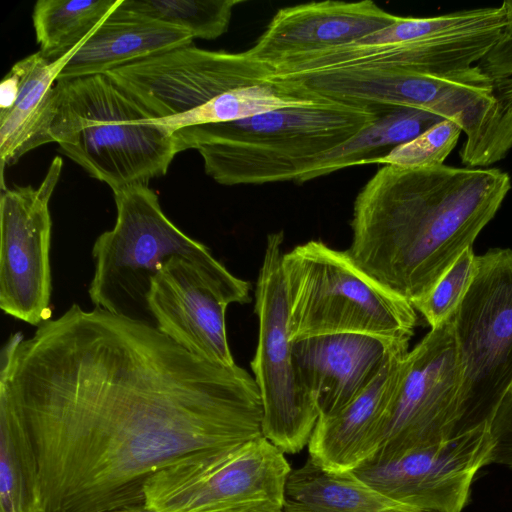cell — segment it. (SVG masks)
Here are the masks:
<instances>
[{
	"instance_id": "1",
	"label": "cell",
	"mask_w": 512,
	"mask_h": 512,
	"mask_svg": "<svg viewBox=\"0 0 512 512\" xmlns=\"http://www.w3.org/2000/svg\"><path fill=\"white\" fill-rule=\"evenodd\" d=\"M0 395L32 436L43 512L144 507L156 471L263 436L245 369L200 358L148 321L77 304L30 337L11 335Z\"/></svg>"
},
{
	"instance_id": "2",
	"label": "cell",
	"mask_w": 512,
	"mask_h": 512,
	"mask_svg": "<svg viewBox=\"0 0 512 512\" xmlns=\"http://www.w3.org/2000/svg\"><path fill=\"white\" fill-rule=\"evenodd\" d=\"M511 180L496 168L384 165L358 193L346 251L412 305L495 216Z\"/></svg>"
},
{
	"instance_id": "3",
	"label": "cell",
	"mask_w": 512,
	"mask_h": 512,
	"mask_svg": "<svg viewBox=\"0 0 512 512\" xmlns=\"http://www.w3.org/2000/svg\"><path fill=\"white\" fill-rule=\"evenodd\" d=\"M379 117L368 109L326 102L195 126L174 137L179 152L200 153L206 174L219 184L296 182L322 155Z\"/></svg>"
},
{
	"instance_id": "4",
	"label": "cell",
	"mask_w": 512,
	"mask_h": 512,
	"mask_svg": "<svg viewBox=\"0 0 512 512\" xmlns=\"http://www.w3.org/2000/svg\"><path fill=\"white\" fill-rule=\"evenodd\" d=\"M52 142L112 192L164 176L174 135L108 74L55 83Z\"/></svg>"
},
{
	"instance_id": "5",
	"label": "cell",
	"mask_w": 512,
	"mask_h": 512,
	"mask_svg": "<svg viewBox=\"0 0 512 512\" xmlns=\"http://www.w3.org/2000/svg\"><path fill=\"white\" fill-rule=\"evenodd\" d=\"M290 338L362 334L409 342L416 310L360 270L346 251L311 240L284 253Z\"/></svg>"
},
{
	"instance_id": "6",
	"label": "cell",
	"mask_w": 512,
	"mask_h": 512,
	"mask_svg": "<svg viewBox=\"0 0 512 512\" xmlns=\"http://www.w3.org/2000/svg\"><path fill=\"white\" fill-rule=\"evenodd\" d=\"M113 194L116 222L94 242V273L88 294L95 308L141 320V311H148L150 282L171 257L208 265L219 261L207 246L170 221L148 185L130 186Z\"/></svg>"
},
{
	"instance_id": "7",
	"label": "cell",
	"mask_w": 512,
	"mask_h": 512,
	"mask_svg": "<svg viewBox=\"0 0 512 512\" xmlns=\"http://www.w3.org/2000/svg\"><path fill=\"white\" fill-rule=\"evenodd\" d=\"M264 436L184 455L144 485L150 512H278L291 467Z\"/></svg>"
},
{
	"instance_id": "8",
	"label": "cell",
	"mask_w": 512,
	"mask_h": 512,
	"mask_svg": "<svg viewBox=\"0 0 512 512\" xmlns=\"http://www.w3.org/2000/svg\"><path fill=\"white\" fill-rule=\"evenodd\" d=\"M452 321L460 417L471 433L488 427L512 386V249L477 256L476 273Z\"/></svg>"
},
{
	"instance_id": "9",
	"label": "cell",
	"mask_w": 512,
	"mask_h": 512,
	"mask_svg": "<svg viewBox=\"0 0 512 512\" xmlns=\"http://www.w3.org/2000/svg\"><path fill=\"white\" fill-rule=\"evenodd\" d=\"M283 233L269 234L255 289L258 339L251 368L263 410L262 433L283 453L308 445L318 407L301 382L288 326Z\"/></svg>"
},
{
	"instance_id": "10",
	"label": "cell",
	"mask_w": 512,
	"mask_h": 512,
	"mask_svg": "<svg viewBox=\"0 0 512 512\" xmlns=\"http://www.w3.org/2000/svg\"><path fill=\"white\" fill-rule=\"evenodd\" d=\"M460 380L451 316L431 328L406 355L389 404L383 442L372 459L392 458L469 434L460 417Z\"/></svg>"
},
{
	"instance_id": "11",
	"label": "cell",
	"mask_w": 512,
	"mask_h": 512,
	"mask_svg": "<svg viewBox=\"0 0 512 512\" xmlns=\"http://www.w3.org/2000/svg\"><path fill=\"white\" fill-rule=\"evenodd\" d=\"M107 74L140 103L155 123L172 133L191 111L229 90L268 81L272 69L248 51H210L190 45Z\"/></svg>"
},
{
	"instance_id": "12",
	"label": "cell",
	"mask_w": 512,
	"mask_h": 512,
	"mask_svg": "<svg viewBox=\"0 0 512 512\" xmlns=\"http://www.w3.org/2000/svg\"><path fill=\"white\" fill-rule=\"evenodd\" d=\"M250 300V283L222 263L171 257L152 278L146 297L155 327L188 352L224 366L235 365L226 332V310Z\"/></svg>"
},
{
	"instance_id": "13",
	"label": "cell",
	"mask_w": 512,
	"mask_h": 512,
	"mask_svg": "<svg viewBox=\"0 0 512 512\" xmlns=\"http://www.w3.org/2000/svg\"><path fill=\"white\" fill-rule=\"evenodd\" d=\"M63 161L56 156L38 187L2 188L0 198V308L39 326L51 317V196Z\"/></svg>"
},
{
	"instance_id": "14",
	"label": "cell",
	"mask_w": 512,
	"mask_h": 512,
	"mask_svg": "<svg viewBox=\"0 0 512 512\" xmlns=\"http://www.w3.org/2000/svg\"><path fill=\"white\" fill-rule=\"evenodd\" d=\"M488 427L388 459H371L354 470L386 497L427 512H461L473 479L489 465Z\"/></svg>"
},
{
	"instance_id": "15",
	"label": "cell",
	"mask_w": 512,
	"mask_h": 512,
	"mask_svg": "<svg viewBox=\"0 0 512 512\" xmlns=\"http://www.w3.org/2000/svg\"><path fill=\"white\" fill-rule=\"evenodd\" d=\"M398 17L369 0L288 6L277 11L247 51L270 65L289 56L352 43L393 24Z\"/></svg>"
},
{
	"instance_id": "16",
	"label": "cell",
	"mask_w": 512,
	"mask_h": 512,
	"mask_svg": "<svg viewBox=\"0 0 512 512\" xmlns=\"http://www.w3.org/2000/svg\"><path fill=\"white\" fill-rule=\"evenodd\" d=\"M408 346L396 347L373 380L346 406L318 418L308 443L309 457L316 464L331 472L354 471L377 454Z\"/></svg>"
},
{
	"instance_id": "17",
	"label": "cell",
	"mask_w": 512,
	"mask_h": 512,
	"mask_svg": "<svg viewBox=\"0 0 512 512\" xmlns=\"http://www.w3.org/2000/svg\"><path fill=\"white\" fill-rule=\"evenodd\" d=\"M403 344L409 342L350 333L292 341L301 382L315 401L319 417L334 414L351 402Z\"/></svg>"
},
{
	"instance_id": "18",
	"label": "cell",
	"mask_w": 512,
	"mask_h": 512,
	"mask_svg": "<svg viewBox=\"0 0 512 512\" xmlns=\"http://www.w3.org/2000/svg\"><path fill=\"white\" fill-rule=\"evenodd\" d=\"M84 42V41H83ZM82 42V43H83ZM80 43L58 60L39 51L16 62L0 85V158L2 170L29 151L52 142L55 83Z\"/></svg>"
},
{
	"instance_id": "19",
	"label": "cell",
	"mask_w": 512,
	"mask_h": 512,
	"mask_svg": "<svg viewBox=\"0 0 512 512\" xmlns=\"http://www.w3.org/2000/svg\"><path fill=\"white\" fill-rule=\"evenodd\" d=\"M121 4L79 46L57 80L107 74L192 45L195 38L190 32L128 10Z\"/></svg>"
},
{
	"instance_id": "20",
	"label": "cell",
	"mask_w": 512,
	"mask_h": 512,
	"mask_svg": "<svg viewBox=\"0 0 512 512\" xmlns=\"http://www.w3.org/2000/svg\"><path fill=\"white\" fill-rule=\"evenodd\" d=\"M380 493L354 471L331 472L310 457L291 469L285 484L283 512H411Z\"/></svg>"
},
{
	"instance_id": "21",
	"label": "cell",
	"mask_w": 512,
	"mask_h": 512,
	"mask_svg": "<svg viewBox=\"0 0 512 512\" xmlns=\"http://www.w3.org/2000/svg\"><path fill=\"white\" fill-rule=\"evenodd\" d=\"M442 120L432 113L411 107L386 112L359 135L322 155L296 183L302 184L347 167L374 163Z\"/></svg>"
},
{
	"instance_id": "22",
	"label": "cell",
	"mask_w": 512,
	"mask_h": 512,
	"mask_svg": "<svg viewBox=\"0 0 512 512\" xmlns=\"http://www.w3.org/2000/svg\"><path fill=\"white\" fill-rule=\"evenodd\" d=\"M0 512H43L38 459L17 406L0 396Z\"/></svg>"
},
{
	"instance_id": "23",
	"label": "cell",
	"mask_w": 512,
	"mask_h": 512,
	"mask_svg": "<svg viewBox=\"0 0 512 512\" xmlns=\"http://www.w3.org/2000/svg\"><path fill=\"white\" fill-rule=\"evenodd\" d=\"M122 0H38L33 26L39 52L51 61L66 55L94 31Z\"/></svg>"
},
{
	"instance_id": "24",
	"label": "cell",
	"mask_w": 512,
	"mask_h": 512,
	"mask_svg": "<svg viewBox=\"0 0 512 512\" xmlns=\"http://www.w3.org/2000/svg\"><path fill=\"white\" fill-rule=\"evenodd\" d=\"M242 0H123L121 6L184 29L194 38L213 40L229 27L235 6Z\"/></svg>"
},
{
	"instance_id": "25",
	"label": "cell",
	"mask_w": 512,
	"mask_h": 512,
	"mask_svg": "<svg viewBox=\"0 0 512 512\" xmlns=\"http://www.w3.org/2000/svg\"><path fill=\"white\" fill-rule=\"evenodd\" d=\"M477 269L473 246L467 247L421 299L413 303L431 328L448 320L466 294Z\"/></svg>"
},
{
	"instance_id": "26",
	"label": "cell",
	"mask_w": 512,
	"mask_h": 512,
	"mask_svg": "<svg viewBox=\"0 0 512 512\" xmlns=\"http://www.w3.org/2000/svg\"><path fill=\"white\" fill-rule=\"evenodd\" d=\"M462 130L450 120H442L416 138L392 149L374 163L405 168L442 165L457 144Z\"/></svg>"
},
{
	"instance_id": "27",
	"label": "cell",
	"mask_w": 512,
	"mask_h": 512,
	"mask_svg": "<svg viewBox=\"0 0 512 512\" xmlns=\"http://www.w3.org/2000/svg\"><path fill=\"white\" fill-rule=\"evenodd\" d=\"M488 431L492 441L489 464L512 467V386L498 405Z\"/></svg>"
},
{
	"instance_id": "28",
	"label": "cell",
	"mask_w": 512,
	"mask_h": 512,
	"mask_svg": "<svg viewBox=\"0 0 512 512\" xmlns=\"http://www.w3.org/2000/svg\"><path fill=\"white\" fill-rule=\"evenodd\" d=\"M506 24L501 36L476 64L490 78L512 77V0L502 2Z\"/></svg>"
},
{
	"instance_id": "29",
	"label": "cell",
	"mask_w": 512,
	"mask_h": 512,
	"mask_svg": "<svg viewBox=\"0 0 512 512\" xmlns=\"http://www.w3.org/2000/svg\"><path fill=\"white\" fill-rule=\"evenodd\" d=\"M110 512H150V511L146 510L144 507H139V508L115 510V511H110Z\"/></svg>"
},
{
	"instance_id": "30",
	"label": "cell",
	"mask_w": 512,
	"mask_h": 512,
	"mask_svg": "<svg viewBox=\"0 0 512 512\" xmlns=\"http://www.w3.org/2000/svg\"><path fill=\"white\" fill-rule=\"evenodd\" d=\"M411 512H427V511L415 510V511H411Z\"/></svg>"
},
{
	"instance_id": "31",
	"label": "cell",
	"mask_w": 512,
	"mask_h": 512,
	"mask_svg": "<svg viewBox=\"0 0 512 512\" xmlns=\"http://www.w3.org/2000/svg\"><path fill=\"white\" fill-rule=\"evenodd\" d=\"M278 512H283V511H278Z\"/></svg>"
}]
</instances>
